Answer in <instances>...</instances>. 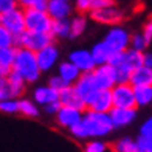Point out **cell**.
Masks as SVG:
<instances>
[{
  "label": "cell",
  "instance_id": "25",
  "mask_svg": "<svg viewBox=\"0 0 152 152\" xmlns=\"http://www.w3.org/2000/svg\"><path fill=\"white\" fill-rule=\"evenodd\" d=\"M90 53H92V58H93V61H95L96 65L107 64L109 59H110V56H112V53L109 51V48L106 47V44L102 42V40H101V42H98V44H95V45L92 47Z\"/></svg>",
  "mask_w": 152,
  "mask_h": 152
},
{
  "label": "cell",
  "instance_id": "3",
  "mask_svg": "<svg viewBox=\"0 0 152 152\" xmlns=\"http://www.w3.org/2000/svg\"><path fill=\"white\" fill-rule=\"evenodd\" d=\"M130 34L121 23L110 26L109 31L106 33L102 42L106 44V47L109 48L110 53H120V51H126L130 47Z\"/></svg>",
  "mask_w": 152,
  "mask_h": 152
},
{
  "label": "cell",
  "instance_id": "1",
  "mask_svg": "<svg viewBox=\"0 0 152 152\" xmlns=\"http://www.w3.org/2000/svg\"><path fill=\"white\" fill-rule=\"evenodd\" d=\"M113 123L110 115L106 112H96V110L86 109L82 120L75 124L68 132L78 141L90 140V138H104L113 132Z\"/></svg>",
  "mask_w": 152,
  "mask_h": 152
},
{
  "label": "cell",
  "instance_id": "4",
  "mask_svg": "<svg viewBox=\"0 0 152 152\" xmlns=\"http://www.w3.org/2000/svg\"><path fill=\"white\" fill-rule=\"evenodd\" d=\"M53 36L51 33H40V31H30L25 30L20 36L16 39V47H23L28 48L31 51H39L48 44L53 42Z\"/></svg>",
  "mask_w": 152,
  "mask_h": 152
},
{
  "label": "cell",
  "instance_id": "9",
  "mask_svg": "<svg viewBox=\"0 0 152 152\" xmlns=\"http://www.w3.org/2000/svg\"><path fill=\"white\" fill-rule=\"evenodd\" d=\"M92 19L95 20L96 23H101V25H118L123 22L124 19V11L121 8H118L115 3L113 5H109V6H104L101 10H95L90 12Z\"/></svg>",
  "mask_w": 152,
  "mask_h": 152
},
{
  "label": "cell",
  "instance_id": "35",
  "mask_svg": "<svg viewBox=\"0 0 152 152\" xmlns=\"http://www.w3.org/2000/svg\"><path fill=\"white\" fill-rule=\"evenodd\" d=\"M48 0H19V6L23 10L28 8H36V10H47Z\"/></svg>",
  "mask_w": 152,
  "mask_h": 152
},
{
  "label": "cell",
  "instance_id": "43",
  "mask_svg": "<svg viewBox=\"0 0 152 152\" xmlns=\"http://www.w3.org/2000/svg\"><path fill=\"white\" fill-rule=\"evenodd\" d=\"M143 65L152 68V53L144 51V54H143Z\"/></svg>",
  "mask_w": 152,
  "mask_h": 152
},
{
  "label": "cell",
  "instance_id": "30",
  "mask_svg": "<svg viewBox=\"0 0 152 152\" xmlns=\"http://www.w3.org/2000/svg\"><path fill=\"white\" fill-rule=\"evenodd\" d=\"M82 152H109V144L101 138H90L86 141Z\"/></svg>",
  "mask_w": 152,
  "mask_h": 152
},
{
  "label": "cell",
  "instance_id": "10",
  "mask_svg": "<svg viewBox=\"0 0 152 152\" xmlns=\"http://www.w3.org/2000/svg\"><path fill=\"white\" fill-rule=\"evenodd\" d=\"M36 56H37V64L42 73L51 72L59 64V48L54 45V42H51L47 47H44L42 50L36 51Z\"/></svg>",
  "mask_w": 152,
  "mask_h": 152
},
{
  "label": "cell",
  "instance_id": "33",
  "mask_svg": "<svg viewBox=\"0 0 152 152\" xmlns=\"http://www.w3.org/2000/svg\"><path fill=\"white\" fill-rule=\"evenodd\" d=\"M16 36L12 34L6 26L0 23V48H6V47H16Z\"/></svg>",
  "mask_w": 152,
  "mask_h": 152
},
{
  "label": "cell",
  "instance_id": "42",
  "mask_svg": "<svg viewBox=\"0 0 152 152\" xmlns=\"http://www.w3.org/2000/svg\"><path fill=\"white\" fill-rule=\"evenodd\" d=\"M141 33L144 34V37L148 39V42L151 44V40H152V17L148 20L146 23L143 25V30H141Z\"/></svg>",
  "mask_w": 152,
  "mask_h": 152
},
{
  "label": "cell",
  "instance_id": "8",
  "mask_svg": "<svg viewBox=\"0 0 152 152\" xmlns=\"http://www.w3.org/2000/svg\"><path fill=\"white\" fill-rule=\"evenodd\" d=\"M93 78L96 82V87L101 90H110L116 82H118V73L116 68L112 64H102V65H96L93 68Z\"/></svg>",
  "mask_w": 152,
  "mask_h": 152
},
{
  "label": "cell",
  "instance_id": "41",
  "mask_svg": "<svg viewBox=\"0 0 152 152\" xmlns=\"http://www.w3.org/2000/svg\"><path fill=\"white\" fill-rule=\"evenodd\" d=\"M16 6H19V0H0V11L2 12L10 11Z\"/></svg>",
  "mask_w": 152,
  "mask_h": 152
},
{
  "label": "cell",
  "instance_id": "15",
  "mask_svg": "<svg viewBox=\"0 0 152 152\" xmlns=\"http://www.w3.org/2000/svg\"><path fill=\"white\" fill-rule=\"evenodd\" d=\"M68 61H72L82 73L93 72V68L96 67L95 61L92 58L90 50H86V48H78V50H73L70 54H68Z\"/></svg>",
  "mask_w": 152,
  "mask_h": 152
},
{
  "label": "cell",
  "instance_id": "29",
  "mask_svg": "<svg viewBox=\"0 0 152 152\" xmlns=\"http://www.w3.org/2000/svg\"><path fill=\"white\" fill-rule=\"evenodd\" d=\"M135 102L137 107H146L152 104V86L135 87Z\"/></svg>",
  "mask_w": 152,
  "mask_h": 152
},
{
  "label": "cell",
  "instance_id": "22",
  "mask_svg": "<svg viewBox=\"0 0 152 152\" xmlns=\"http://www.w3.org/2000/svg\"><path fill=\"white\" fill-rule=\"evenodd\" d=\"M115 0H75V8L79 12L86 14V12H92L95 10H101L104 6L113 5Z\"/></svg>",
  "mask_w": 152,
  "mask_h": 152
},
{
  "label": "cell",
  "instance_id": "6",
  "mask_svg": "<svg viewBox=\"0 0 152 152\" xmlns=\"http://www.w3.org/2000/svg\"><path fill=\"white\" fill-rule=\"evenodd\" d=\"M0 23L6 26L14 36H20L25 30H26V23H25V10L22 6H16L10 11L2 12L0 16Z\"/></svg>",
  "mask_w": 152,
  "mask_h": 152
},
{
  "label": "cell",
  "instance_id": "7",
  "mask_svg": "<svg viewBox=\"0 0 152 152\" xmlns=\"http://www.w3.org/2000/svg\"><path fill=\"white\" fill-rule=\"evenodd\" d=\"M113 99V107H137L135 87L130 82H116L110 88Z\"/></svg>",
  "mask_w": 152,
  "mask_h": 152
},
{
  "label": "cell",
  "instance_id": "44",
  "mask_svg": "<svg viewBox=\"0 0 152 152\" xmlns=\"http://www.w3.org/2000/svg\"><path fill=\"white\" fill-rule=\"evenodd\" d=\"M146 152H152V151H146Z\"/></svg>",
  "mask_w": 152,
  "mask_h": 152
},
{
  "label": "cell",
  "instance_id": "11",
  "mask_svg": "<svg viewBox=\"0 0 152 152\" xmlns=\"http://www.w3.org/2000/svg\"><path fill=\"white\" fill-rule=\"evenodd\" d=\"M73 87H75V90L78 92V95L82 98V101L86 102V109H87V102L92 99V96L96 93V90H98L95 78H93V73L92 72L81 73L78 81L73 84Z\"/></svg>",
  "mask_w": 152,
  "mask_h": 152
},
{
  "label": "cell",
  "instance_id": "27",
  "mask_svg": "<svg viewBox=\"0 0 152 152\" xmlns=\"http://www.w3.org/2000/svg\"><path fill=\"white\" fill-rule=\"evenodd\" d=\"M51 36L54 39H67L70 37V19H58L53 20Z\"/></svg>",
  "mask_w": 152,
  "mask_h": 152
},
{
  "label": "cell",
  "instance_id": "34",
  "mask_svg": "<svg viewBox=\"0 0 152 152\" xmlns=\"http://www.w3.org/2000/svg\"><path fill=\"white\" fill-rule=\"evenodd\" d=\"M148 45H149V42L144 37L143 33H134L130 36V47L129 48H134V50H138V51H146Z\"/></svg>",
  "mask_w": 152,
  "mask_h": 152
},
{
  "label": "cell",
  "instance_id": "31",
  "mask_svg": "<svg viewBox=\"0 0 152 152\" xmlns=\"http://www.w3.org/2000/svg\"><path fill=\"white\" fill-rule=\"evenodd\" d=\"M0 112L6 115H14L19 113V98H5L0 101Z\"/></svg>",
  "mask_w": 152,
  "mask_h": 152
},
{
  "label": "cell",
  "instance_id": "39",
  "mask_svg": "<svg viewBox=\"0 0 152 152\" xmlns=\"http://www.w3.org/2000/svg\"><path fill=\"white\" fill-rule=\"evenodd\" d=\"M11 96V90H10V86H8V79L6 76L3 79H0V101L5 99V98H10Z\"/></svg>",
  "mask_w": 152,
  "mask_h": 152
},
{
  "label": "cell",
  "instance_id": "14",
  "mask_svg": "<svg viewBox=\"0 0 152 152\" xmlns=\"http://www.w3.org/2000/svg\"><path fill=\"white\" fill-rule=\"evenodd\" d=\"M87 109L96 110V112H106L109 113L113 109V99L110 90H101L98 88L96 93L92 96V99L87 102Z\"/></svg>",
  "mask_w": 152,
  "mask_h": 152
},
{
  "label": "cell",
  "instance_id": "12",
  "mask_svg": "<svg viewBox=\"0 0 152 152\" xmlns=\"http://www.w3.org/2000/svg\"><path fill=\"white\" fill-rule=\"evenodd\" d=\"M115 129L130 126L137 120V107H113L109 112Z\"/></svg>",
  "mask_w": 152,
  "mask_h": 152
},
{
  "label": "cell",
  "instance_id": "13",
  "mask_svg": "<svg viewBox=\"0 0 152 152\" xmlns=\"http://www.w3.org/2000/svg\"><path fill=\"white\" fill-rule=\"evenodd\" d=\"M82 115H84V110H81V109L68 107V106H61L59 112L54 116H56V121H58V124L61 127L72 129L75 124H78L82 120Z\"/></svg>",
  "mask_w": 152,
  "mask_h": 152
},
{
  "label": "cell",
  "instance_id": "20",
  "mask_svg": "<svg viewBox=\"0 0 152 152\" xmlns=\"http://www.w3.org/2000/svg\"><path fill=\"white\" fill-rule=\"evenodd\" d=\"M129 82L134 87L138 86H152V68L146 67V65H140L132 70L130 73V79Z\"/></svg>",
  "mask_w": 152,
  "mask_h": 152
},
{
  "label": "cell",
  "instance_id": "37",
  "mask_svg": "<svg viewBox=\"0 0 152 152\" xmlns=\"http://www.w3.org/2000/svg\"><path fill=\"white\" fill-rule=\"evenodd\" d=\"M137 143H138V146H140V149H141L143 152L152 151V137H143V135H138Z\"/></svg>",
  "mask_w": 152,
  "mask_h": 152
},
{
  "label": "cell",
  "instance_id": "32",
  "mask_svg": "<svg viewBox=\"0 0 152 152\" xmlns=\"http://www.w3.org/2000/svg\"><path fill=\"white\" fill-rule=\"evenodd\" d=\"M143 54L144 51H138V50H134V48H127L126 50V61H127V65L132 70L143 65Z\"/></svg>",
  "mask_w": 152,
  "mask_h": 152
},
{
  "label": "cell",
  "instance_id": "2",
  "mask_svg": "<svg viewBox=\"0 0 152 152\" xmlns=\"http://www.w3.org/2000/svg\"><path fill=\"white\" fill-rule=\"evenodd\" d=\"M12 72H16L26 81V84H34L42 75L37 64L36 51H31L23 47H16V56L12 64Z\"/></svg>",
  "mask_w": 152,
  "mask_h": 152
},
{
  "label": "cell",
  "instance_id": "36",
  "mask_svg": "<svg viewBox=\"0 0 152 152\" xmlns=\"http://www.w3.org/2000/svg\"><path fill=\"white\" fill-rule=\"evenodd\" d=\"M48 86H51L53 88H56L58 92H61L62 88H65V87H67L68 84H67V82H65V81L62 79L61 76H59V75L56 73L54 76H50V79H48Z\"/></svg>",
  "mask_w": 152,
  "mask_h": 152
},
{
  "label": "cell",
  "instance_id": "24",
  "mask_svg": "<svg viewBox=\"0 0 152 152\" xmlns=\"http://www.w3.org/2000/svg\"><path fill=\"white\" fill-rule=\"evenodd\" d=\"M19 113L23 115V116H28V118H36L40 113L39 104L34 99L19 98Z\"/></svg>",
  "mask_w": 152,
  "mask_h": 152
},
{
  "label": "cell",
  "instance_id": "21",
  "mask_svg": "<svg viewBox=\"0 0 152 152\" xmlns=\"http://www.w3.org/2000/svg\"><path fill=\"white\" fill-rule=\"evenodd\" d=\"M14 56H16V47L0 48V73L3 76H8L12 72Z\"/></svg>",
  "mask_w": 152,
  "mask_h": 152
},
{
  "label": "cell",
  "instance_id": "26",
  "mask_svg": "<svg viewBox=\"0 0 152 152\" xmlns=\"http://www.w3.org/2000/svg\"><path fill=\"white\" fill-rule=\"evenodd\" d=\"M87 17L82 14H78V16H75L70 19V39H76V37H79L84 34V31L87 30Z\"/></svg>",
  "mask_w": 152,
  "mask_h": 152
},
{
  "label": "cell",
  "instance_id": "5",
  "mask_svg": "<svg viewBox=\"0 0 152 152\" xmlns=\"http://www.w3.org/2000/svg\"><path fill=\"white\" fill-rule=\"evenodd\" d=\"M25 23H26V30L30 31L50 33L53 26V19L47 12V10L28 8L25 10Z\"/></svg>",
  "mask_w": 152,
  "mask_h": 152
},
{
  "label": "cell",
  "instance_id": "18",
  "mask_svg": "<svg viewBox=\"0 0 152 152\" xmlns=\"http://www.w3.org/2000/svg\"><path fill=\"white\" fill-rule=\"evenodd\" d=\"M59 101H61L62 106L86 110V102L82 101V98L78 95V92L75 90L73 86H67L65 88H62V90L59 92Z\"/></svg>",
  "mask_w": 152,
  "mask_h": 152
},
{
  "label": "cell",
  "instance_id": "23",
  "mask_svg": "<svg viewBox=\"0 0 152 152\" xmlns=\"http://www.w3.org/2000/svg\"><path fill=\"white\" fill-rule=\"evenodd\" d=\"M6 79H8V86H10L12 98H22V95L25 92V87H26V81L20 75H17L16 72H11L6 76Z\"/></svg>",
  "mask_w": 152,
  "mask_h": 152
},
{
  "label": "cell",
  "instance_id": "28",
  "mask_svg": "<svg viewBox=\"0 0 152 152\" xmlns=\"http://www.w3.org/2000/svg\"><path fill=\"white\" fill-rule=\"evenodd\" d=\"M112 149L113 152H143L140 146H138L137 140L129 138V137H123L120 140H116L112 144Z\"/></svg>",
  "mask_w": 152,
  "mask_h": 152
},
{
  "label": "cell",
  "instance_id": "38",
  "mask_svg": "<svg viewBox=\"0 0 152 152\" xmlns=\"http://www.w3.org/2000/svg\"><path fill=\"white\" fill-rule=\"evenodd\" d=\"M140 135H143V137H152V116H149V118H146L141 123Z\"/></svg>",
  "mask_w": 152,
  "mask_h": 152
},
{
  "label": "cell",
  "instance_id": "40",
  "mask_svg": "<svg viewBox=\"0 0 152 152\" xmlns=\"http://www.w3.org/2000/svg\"><path fill=\"white\" fill-rule=\"evenodd\" d=\"M61 106H62L61 101H53V102H50V104L44 106V110H45V113H48V115H56L59 112Z\"/></svg>",
  "mask_w": 152,
  "mask_h": 152
},
{
  "label": "cell",
  "instance_id": "45",
  "mask_svg": "<svg viewBox=\"0 0 152 152\" xmlns=\"http://www.w3.org/2000/svg\"><path fill=\"white\" fill-rule=\"evenodd\" d=\"M0 16H2V11H0Z\"/></svg>",
  "mask_w": 152,
  "mask_h": 152
},
{
  "label": "cell",
  "instance_id": "16",
  "mask_svg": "<svg viewBox=\"0 0 152 152\" xmlns=\"http://www.w3.org/2000/svg\"><path fill=\"white\" fill-rule=\"evenodd\" d=\"M33 99L37 102L39 106H47L53 101H59V92L56 88H53L51 86H37L33 90Z\"/></svg>",
  "mask_w": 152,
  "mask_h": 152
},
{
  "label": "cell",
  "instance_id": "17",
  "mask_svg": "<svg viewBox=\"0 0 152 152\" xmlns=\"http://www.w3.org/2000/svg\"><path fill=\"white\" fill-rule=\"evenodd\" d=\"M47 12L51 16L53 20L68 19L72 14V5L68 0H48Z\"/></svg>",
  "mask_w": 152,
  "mask_h": 152
},
{
  "label": "cell",
  "instance_id": "19",
  "mask_svg": "<svg viewBox=\"0 0 152 152\" xmlns=\"http://www.w3.org/2000/svg\"><path fill=\"white\" fill-rule=\"evenodd\" d=\"M81 73L82 72L73 64L72 61H68V59L58 64V75L67 82L68 86H73L75 82L78 81V78L81 76Z\"/></svg>",
  "mask_w": 152,
  "mask_h": 152
}]
</instances>
